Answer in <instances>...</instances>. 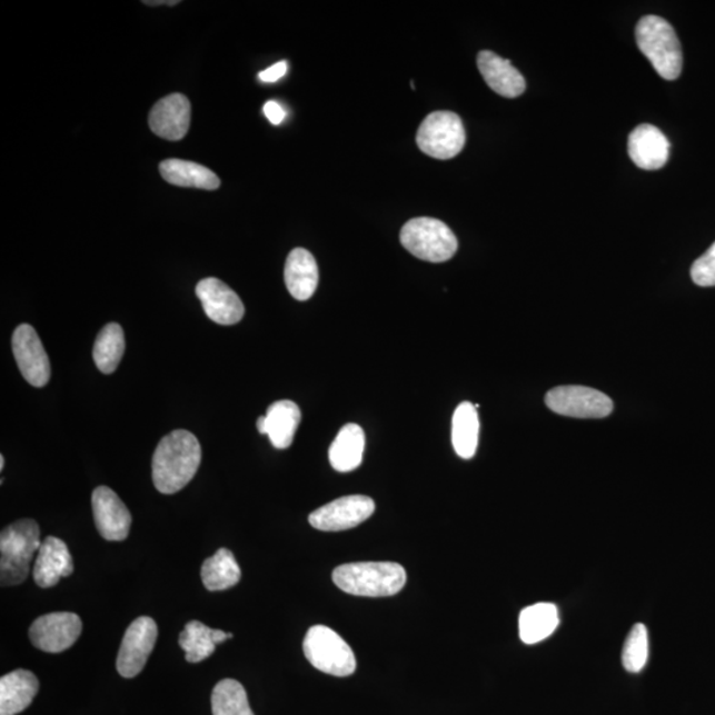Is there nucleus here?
<instances>
[{
    "label": "nucleus",
    "instance_id": "obj_26",
    "mask_svg": "<svg viewBox=\"0 0 715 715\" xmlns=\"http://www.w3.org/2000/svg\"><path fill=\"white\" fill-rule=\"evenodd\" d=\"M200 575L208 592H225L238 585L241 570L235 555L227 548H220L211 558L205 560Z\"/></svg>",
    "mask_w": 715,
    "mask_h": 715
},
{
    "label": "nucleus",
    "instance_id": "obj_32",
    "mask_svg": "<svg viewBox=\"0 0 715 715\" xmlns=\"http://www.w3.org/2000/svg\"><path fill=\"white\" fill-rule=\"evenodd\" d=\"M288 71V64L287 61H280L276 62L275 66L269 67L266 69V71L261 72L259 75V79L262 82H276L277 80H280L284 78V76L287 75Z\"/></svg>",
    "mask_w": 715,
    "mask_h": 715
},
{
    "label": "nucleus",
    "instance_id": "obj_5",
    "mask_svg": "<svg viewBox=\"0 0 715 715\" xmlns=\"http://www.w3.org/2000/svg\"><path fill=\"white\" fill-rule=\"evenodd\" d=\"M401 246L415 258L429 262H444L454 258L458 242L453 229L441 220L415 218L400 232Z\"/></svg>",
    "mask_w": 715,
    "mask_h": 715
},
{
    "label": "nucleus",
    "instance_id": "obj_28",
    "mask_svg": "<svg viewBox=\"0 0 715 715\" xmlns=\"http://www.w3.org/2000/svg\"><path fill=\"white\" fill-rule=\"evenodd\" d=\"M125 352V336L120 325L110 322L103 326L96 338L93 359L102 374H112L120 365Z\"/></svg>",
    "mask_w": 715,
    "mask_h": 715
},
{
    "label": "nucleus",
    "instance_id": "obj_25",
    "mask_svg": "<svg viewBox=\"0 0 715 715\" xmlns=\"http://www.w3.org/2000/svg\"><path fill=\"white\" fill-rule=\"evenodd\" d=\"M366 437L358 425H347L339 430L329 449L331 467L341 474L357 469L363 464Z\"/></svg>",
    "mask_w": 715,
    "mask_h": 715
},
{
    "label": "nucleus",
    "instance_id": "obj_27",
    "mask_svg": "<svg viewBox=\"0 0 715 715\" xmlns=\"http://www.w3.org/2000/svg\"><path fill=\"white\" fill-rule=\"evenodd\" d=\"M478 430H480V421H478L477 408L469 401L461 403L454 414L453 444L456 454L465 460L476 455Z\"/></svg>",
    "mask_w": 715,
    "mask_h": 715
},
{
    "label": "nucleus",
    "instance_id": "obj_2",
    "mask_svg": "<svg viewBox=\"0 0 715 715\" xmlns=\"http://www.w3.org/2000/svg\"><path fill=\"white\" fill-rule=\"evenodd\" d=\"M332 580L346 594L385 598L401 592L407 574L394 562H359L337 567Z\"/></svg>",
    "mask_w": 715,
    "mask_h": 715
},
{
    "label": "nucleus",
    "instance_id": "obj_14",
    "mask_svg": "<svg viewBox=\"0 0 715 715\" xmlns=\"http://www.w3.org/2000/svg\"><path fill=\"white\" fill-rule=\"evenodd\" d=\"M197 296L208 318L219 325H235L245 317L246 309L240 297L224 281L208 277L199 281Z\"/></svg>",
    "mask_w": 715,
    "mask_h": 715
},
{
    "label": "nucleus",
    "instance_id": "obj_18",
    "mask_svg": "<svg viewBox=\"0 0 715 715\" xmlns=\"http://www.w3.org/2000/svg\"><path fill=\"white\" fill-rule=\"evenodd\" d=\"M301 423L300 407L291 400H280L269 406L267 415L258 419V429L268 435L277 449H287L294 443L296 430Z\"/></svg>",
    "mask_w": 715,
    "mask_h": 715
},
{
    "label": "nucleus",
    "instance_id": "obj_16",
    "mask_svg": "<svg viewBox=\"0 0 715 715\" xmlns=\"http://www.w3.org/2000/svg\"><path fill=\"white\" fill-rule=\"evenodd\" d=\"M671 143L662 130L644 123L629 135L628 152L637 168L658 170L669 159Z\"/></svg>",
    "mask_w": 715,
    "mask_h": 715
},
{
    "label": "nucleus",
    "instance_id": "obj_23",
    "mask_svg": "<svg viewBox=\"0 0 715 715\" xmlns=\"http://www.w3.org/2000/svg\"><path fill=\"white\" fill-rule=\"evenodd\" d=\"M159 171L166 182L173 186L210 191L218 190L220 187L217 173L203 165L183 161V159H166L159 165Z\"/></svg>",
    "mask_w": 715,
    "mask_h": 715
},
{
    "label": "nucleus",
    "instance_id": "obj_1",
    "mask_svg": "<svg viewBox=\"0 0 715 715\" xmlns=\"http://www.w3.org/2000/svg\"><path fill=\"white\" fill-rule=\"evenodd\" d=\"M201 447L196 435L176 429L159 441L152 456V483L163 495L182 490L197 475Z\"/></svg>",
    "mask_w": 715,
    "mask_h": 715
},
{
    "label": "nucleus",
    "instance_id": "obj_13",
    "mask_svg": "<svg viewBox=\"0 0 715 715\" xmlns=\"http://www.w3.org/2000/svg\"><path fill=\"white\" fill-rule=\"evenodd\" d=\"M95 524L107 540H125L129 536L131 515L117 493L108 487L96 488L92 495Z\"/></svg>",
    "mask_w": 715,
    "mask_h": 715
},
{
    "label": "nucleus",
    "instance_id": "obj_33",
    "mask_svg": "<svg viewBox=\"0 0 715 715\" xmlns=\"http://www.w3.org/2000/svg\"><path fill=\"white\" fill-rule=\"evenodd\" d=\"M264 115H266L268 120L274 125H280L286 120V110L276 101H268L266 106H264Z\"/></svg>",
    "mask_w": 715,
    "mask_h": 715
},
{
    "label": "nucleus",
    "instance_id": "obj_21",
    "mask_svg": "<svg viewBox=\"0 0 715 715\" xmlns=\"http://www.w3.org/2000/svg\"><path fill=\"white\" fill-rule=\"evenodd\" d=\"M287 288L298 301H307L318 286V267L315 256L307 249L296 248L288 256L286 264Z\"/></svg>",
    "mask_w": 715,
    "mask_h": 715
},
{
    "label": "nucleus",
    "instance_id": "obj_6",
    "mask_svg": "<svg viewBox=\"0 0 715 715\" xmlns=\"http://www.w3.org/2000/svg\"><path fill=\"white\" fill-rule=\"evenodd\" d=\"M304 652L308 662L326 675L347 677L357 669L350 645L329 627H311L305 636Z\"/></svg>",
    "mask_w": 715,
    "mask_h": 715
},
{
    "label": "nucleus",
    "instance_id": "obj_11",
    "mask_svg": "<svg viewBox=\"0 0 715 715\" xmlns=\"http://www.w3.org/2000/svg\"><path fill=\"white\" fill-rule=\"evenodd\" d=\"M374 512L375 503L370 497L346 496L311 513L309 523L321 532L349 530L369 519Z\"/></svg>",
    "mask_w": 715,
    "mask_h": 715
},
{
    "label": "nucleus",
    "instance_id": "obj_15",
    "mask_svg": "<svg viewBox=\"0 0 715 715\" xmlns=\"http://www.w3.org/2000/svg\"><path fill=\"white\" fill-rule=\"evenodd\" d=\"M191 103L185 95L172 93L159 100L149 116L152 133L168 141H180L189 131Z\"/></svg>",
    "mask_w": 715,
    "mask_h": 715
},
{
    "label": "nucleus",
    "instance_id": "obj_34",
    "mask_svg": "<svg viewBox=\"0 0 715 715\" xmlns=\"http://www.w3.org/2000/svg\"><path fill=\"white\" fill-rule=\"evenodd\" d=\"M178 3H179L178 0H171V2H166V0H161V2H145V4H149V6H159V4L176 6Z\"/></svg>",
    "mask_w": 715,
    "mask_h": 715
},
{
    "label": "nucleus",
    "instance_id": "obj_10",
    "mask_svg": "<svg viewBox=\"0 0 715 715\" xmlns=\"http://www.w3.org/2000/svg\"><path fill=\"white\" fill-rule=\"evenodd\" d=\"M12 351L20 373L31 386L41 388L50 381V358L31 325H19L13 331Z\"/></svg>",
    "mask_w": 715,
    "mask_h": 715
},
{
    "label": "nucleus",
    "instance_id": "obj_19",
    "mask_svg": "<svg viewBox=\"0 0 715 715\" xmlns=\"http://www.w3.org/2000/svg\"><path fill=\"white\" fill-rule=\"evenodd\" d=\"M477 66L485 82L497 95L516 99L525 92V78L509 60L499 58L495 52L481 51L477 57Z\"/></svg>",
    "mask_w": 715,
    "mask_h": 715
},
{
    "label": "nucleus",
    "instance_id": "obj_20",
    "mask_svg": "<svg viewBox=\"0 0 715 715\" xmlns=\"http://www.w3.org/2000/svg\"><path fill=\"white\" fill-rule=\"evenodd\" d=\"M39 692L38 677L18 669L0 678V715H17L32 704Z\"/></svg>",
    "mask_w": 715,
    "mask_h": 715
},
{
    "label": "nucleus",
    "instance_id": "obj_12",
    "mask_svg": "<svg viewBox=\"0 0 715 715\" xmlns=\"http://www.w3.org/2000/svg\"><path fill=\"white\" fill-rule=\"evenodd\" d=\"M82 622L73 613H52L38 617L30 628L33 647L60 654L72 647L81 635Z\"/></svg>",
    "mask_w": 715,
    "mask_h": 715
},
{
    "label": "nucleus",
    "instance_id": "obj_30",
    "mask_svg": "<svg viewBox=\"0 0 715 715\" xmlns=\"http://www.w3.org/2000/svg\"><path fill=\"white\" fill-rule=\"evenodd\" d=\"M649 657L648 629L642 623L632 627L626 643H624L622 662L629 673H638L647 665Z\"/></svg>",
    "mask_w": 715,
    "mask_h": 715
},
{
    "label": "nucleus",
    "instance_id": "obj_31",
    "mask_svg": "<svg viewBox=\"0 0 715 715\" xmlns=\"http://www.w3.org/2000/svg\"><path fill=\"white\" fill-rule=\"evenodd\" d=\"M692 279L698 287H715V242L705 255L694 261Z\"/></svg>",
    "mask_w": 715,
    "mask_h": 715
},
{
    "label": "nucleus",
    "instance_id": "obj_7",
    "mask_svg": "<svg viewBox=\"0 0 715 715\" xmlns=\"http://www.w3.org/2000/svg\"><path fill=\"white\" fill-rule=\"evenodd\" d=\"M465 129L461 118L453 112L430 113L421 122L416 143L428 157L450 159L460 155L465 146Z\"/></svg>",
    "mask_w": 715,
    "mask_h": 715
},
{
    "label": "nucleus",
    "instance_id": "obj_35",
    "mask_svg": "<svg viewBox=\"0 0 715 715\" xmlns=\"http://www.w3.org/2000/svg\"><path fill=\"white\" fill-rule=\"evenodd\" d=\"M3 468H4V457L0 456V469L3 470Z\"/></svg>",
    "mask_w": 715,
    "mask_h": 715
},
{
    "label": "nucleus",
    "instance_id": "obj_8",
    "mask_svg": "<svg viewBox=\"0 0 715 715\" xmlns=\"http://www.w3.org/2000/svg\"><path fill=\"white\" fill-rule=\"evenodd\" d=\"M546 406L555 414L578 419L607 418L614 411V401L606 394L583 386L553 388L546 395Z\"/></svg>",
    "mask_w": 715,
    "mask_h": 715
},
{
    "label": "nucleus",
    "instance_id": "obj_29",
    "mask_svg": "<svg viewBox=\"0 0 715 715\" xmlns=\"http://www.w3.org/2000/svg\"><path fill=\"white\" fill-rule=\"evenodd\" d=\"M213 715H255L248 703L247 692L236 679H221L211 696Z\"/></svg>",
    "mask_w": 715,
    "mask_h": 715
},
{
    "label": "nucleus",
    "instance_id": "obj_9",
    "mask_svg": "<svg viewBox=\"0 0 715 715\" xmlns=\"http://www.w3.org/2000/svg\"><path fill=\"white\" fill-rule=\"evenodd\" d=\"M158 627L151 617H138L125 632L117 657V671L125 678H133L142 672L156 647Z\"/></svg>",
    "mask_w": 715,
    "mask_h": 715
},
{
    "label": "nucleus",
    "instance_id": "obj_17",
    "mask_svg": "<svg viewBox=\"0 0 715 715\" xmlns=\"http://www.w3.org/2000/svg\"><path fill=\"white\" fill-rule=\"evenodd\" d=\"M72 573L73 559L68 546L57 537H47L34 559V583L41 588H50Z\"/></svg>",
    "mask_w": 715,
    "mask_h": 715
},
{
    "label": "nucleus",
    "instance_id": "obj_3",
    "mask_svg": "<svg viewBox=\"0 0 715 715\" xmlns=\"http://www.w3.org/2000/svg\"><path fill=\"white\" fill-rule=\"evenodd\" d=\"M41 546L39 525L26 518L7 526L0 534V580L17 586L30 574L31 562Z\"/></svg>",
    "mask_w": 715,
    "mask_h": 715
},
{
    "label": "nucleus",
    "instance_id": "obj_22",
    "mask_svg": "<svg viewBox=\"0 0 715 715\" xmlns=\"http://www.w3.org/2000/svg\"><path fill=\"white\" fill-rule=\"evenodd\" d=\"M559 626V610L553 603H536L519 614V637L527 645L550 637Z\"/></svg>",
    "mask_w": 715,
    "mask_h": 715
},
{
    "label": "nucleus",
    "instance_id": "obj_24",
    "mask_svg": "<svg viewBox=\"0 0 715 715\" xmlns=\"http://www.w3.org/2000/svg\"><path fill=\"white\" fill-rule=\"evenodd\" d=\"M232 637V634L211 629L203 623L192 620L186 624L182 634L179 635V645L185 651L187 662L197 664L210 657L218 644Z\"/></svg>",
    "mask_w": 715,
    "mask_h": 715
},
{
    "label": "nucleus",
    "instance_id": "obj_4",
    "mask_svg": "<svg viewBox=\"0 0 715 715\" xmlns=\"http://www.w3.org/2000/svg\"><path fill=\"white\" fill-rule=\"evenodd\" d=\"M636 41L656 72L665 80H676L683 72V50L675 29L665 19L648 16L636 27Z\"/></svg>",
    "mask_w": 715,
    "mask_h": 715
}]
</instances>
